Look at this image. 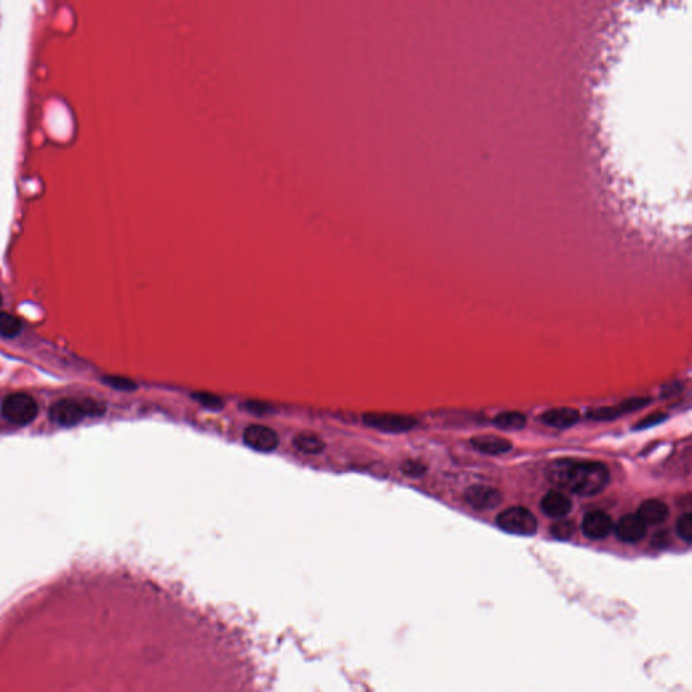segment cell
I'll use <instances>...</instances> for the list:
<instances>
[{
    "label": "cell",
    "mask_w": 692,
    "mask_h": 692,
    "mask_svg": "<svg viewBox=\"0 0 692 692\" xmlns=\"http://www.w3.org/2000/svg\"><path fill=\"white\" fill-rule=\"evenodd\" d=\"M1 302H3V299H1V293H0V305H1Z\"/></svg>",
    "instance_id": "obj_25"
},
{
    "label": "cell",
    "mask_w": 692,
    "mask_h": 692,
    "mask_svg": "<svg viewBox=\"0 0 692 692\" xmlns=\"http://www.w3.org/2000/svg\"><path fill=\"white\" fill-rule=\"evenodd\" d=\"M580 419V414L578 410L563 407V409H553L549 411H545L541 416V421L556 429H567L573 425H576Z\"/></svg>",
    "instance_id": "obj_13"
},
{
    "label": "cell",
    "mask_w": 692,
    "mask_h": 692,
    "mask_svg": "<svg viewBox=\"0 0 692 692\" xmlns=\"http://www.w3.org/2000/svg\"><path fill=\"white\" fill-rule=\"evenodd\" d=\"M638 517L645 522V525H660L669 515V509L664 502L657 499L645 500L637 512Z\"/></svg>",
    "instance_id": "obj_14"
},
{
    "label": "cell",
    "mask_w": 692,
    "mask_h": 692,
    "mask_svg": "<svg viewBox=\"0 0 692 692\" xmlns=\"http://www.w3.org/2000/svg\"><path fill=\"white\" fill-rule=\"evenodd\" d=\"M582 530L590 540H603L614 530V522L606 512H591L583 518Z\"/></svg>",
    "instance_id": "obj_8"
},
{
    "label": "cell",
    "mask_w": 692,
    "mask_h": 692,
    "mask_svg": "<svg viewBox=\"0 0 692 692\" xmlns=\"http://www.w3.org/2000/svg\"><path fill=\"white\" fill-rule=\"evenodd\" d=\"M666 416L665 414H661V413H654V414H651V416H645L644 419H641L636 425V429H648V428H652L654 425H659L664 421Z\"/></svg>",
    "instance_id": "obj_24"
},
{
    "label": "cell",
    "mask_w": 692,
    "mask_h": 692,
    "mask_svg": "<svg viewBox=\"0 0 692 692\" xmlns=\"http://www.w3.org/2000/svg\"><path fill=\"white\" fill-rule=\"evenodd\" d=\"M472 445L476 450L490 455V456H498L512 450V443L503 437L487 434V436H476L471 440Z\"/></svg>",
    "instance_id": "obj_12"
},
{
    "label": "cell",
    "mask_w": 692,
    "mask_h": 692,
    "mask_svg": "<svg viewBox=\"0 0 692 692\" xmlns=\"http://www.w3.org/2000/svg\"><path fill=\"white\" fill-rule=\"evenodd\" d=\"M401 472L410 477H419L426 472V467L416 460H407L401 464Z\"/></svg>",
    "instance_id": "obj_21"
},
{
    "label": "cell",
    "mask_w": 692,
    "mask_h": 692,
    "mask_svg": "<svg viewBox=\"0 0 692 692\" xmlns=\"http://www.w3.org/2000/svg\"><path fill=\"white\" fill-rule=\"evenodd\" d=\"M575 533V524L572 521L561 519L551 527V534L556 540H569Z\"/></svg>",
    "instance_id": "obj_18"
},
{
    "label": "cell",
    "mask_w": 692,
    "mask_h": 692,
    "mask_svg": "<svg viewBox=\"0 0 692 692\" xmlns=\"http://www.w3.org/2000/svg\"><path fill=\"white\" fill-rule=\"evenodd\" d=\"M3 416L18 426H25L36 419L38 414V406L36 401L22 392L9 395L1 403Z\"/></svg>",
    "instance_id": "obj_3"
},
{
    "label": "cell",
    "mask_w": 692,
    "mask_h": 692,
    "mask_svg": "<svg viewBox=\"0 0 692 692\" xmlns=\"http://www.w3.org/2000/svg\"><path fill=\"white\" fill-rule=\"evenodd\" d=\"M362 419L371 429L386 433H404L414 429L416 425V418L394 413H367Z\"/></svg>",
    "instance_id": "obj_5"
},
{
    "label": "cell",
    "mask_w": 692,
    "mask_h": 692,
    "mask_svg": "<svg viewBox=\"0 0 692 692\" xmlns=\"http://www.w3.org/2000/svg\"><path fill=\"white\" fill-rule=\"evenodd\" d=\"M465 499L476 510H492L500 504L502 495L495 488L487 485H473L465 492Z\"/></svg>",
    "instance_id": "obj_10"
},
{
    "label": "cell",
    "mask_w": 692,
    "mask_h": 692,
    "mask_svg": "<svg viewBox=\"0 0 692 692\" xmlns=\"http://www.w3.org/2000/svg\"><path fill=\"white\" fill-rule=\"evenodd\" d=\"M22 330L21 320L4 311H0V335L4 338H13Z\"/></svg>",
    "instance_id": "obj_17"
},
{
    "label": "cell",
    "mask_w": 692,
    "mask_h": 692,
    "mask_svg": "<svg viewBox=\"0 0 692 692\" xmlns=\"http://www.w3.org/2000/svg\"><path fill=\"white\" fill-rule=\"evenodd\" d=\"M676 531H678V536L683 541H686L687 544H690L692 541V514L691 512H686L683 514L676 522Z\"/></svg>",
    "instance_id": "obj_19"
},
{
    "label": "cell",
    "mask_w": 692,
    "mask_h": 692,
    "mask_svg": "<svg viewBox=\"0 0 692 692\" xmlns=\"http://www.w3.org/2000/svg\"><path fill=\"white\" fill-rule=\"evenodd\" d=\"M104 406L92 401H76V399H63L55 401L49 410L50 419L60 426H75L82 422L85 416H102L104 413Z\"/></svg>",
    "instance_id": "obj_2"
},
{
    "label": "cell",
    "mask_w": 692,
    "mask_h": 692,
    "mask_svg": "<svg viewBox=\"0 0 692 692\" xmlns=\"http://www.w3.org/2000/svg\"><path fill=\"white\" fill-rule=\"evenodd\" d=\"M494 423L502 430L524 429L526 425V416L518 411H506L495 416Z\"/></svg>",
    "instance_id": "obj_16"
},
{
    "label": "cell",
    "mask_w": 692,
    "mask_h": 692,
    "mask_svg": "<svg viewBox=\"0 0 692 692\" xmlns=\"http://www.w3.org/2000/svg\"><path fill=\"white\" fill-rule=\"evenodd\" d=\"M293 446L303 455H319L326 449V443L322 437L313 431H302L295 436Z\"/></svg>",
    "instance_id": "obj_15"
},
{
    "label": "cell",
    "mask_w": 692,
    "mask_h": 692,
    "mask_svg": "<svg viewBox=\"0 0 692 692\" xmlns=\"http://www.w3.org/2000/svg\"><path fill=\"white\" fill-rule=\"evenodd\" d=\"M549 483L563 492H572L582 497L599 494L609 483V471L602 463L556 460L546 468Z\"/></svg>",
    "instance_id": "obj_1"
},
{
    "label": "cell",
    "mask_w": 692,
    "mask_h": 692,
    "mask_svg": "<svg viewBox=\"0 0 692 692\" xmlns=\"http://www.w3.org/2000/svg\"><path fill=\"white\" fill-rule=\"evenodd\" d=\"M541 509L552 518H563L572 510V500L563 491H549L542 500Z\"/></svg>",
    "instance_id": "obj_11"
},
{
    "label": "cell",
    "mask_w": 692,
    "mask_h": 692,
    "mask_svg": "<svg viewBox=\"0 0 692 692\" xmlns=\"http://www.w3.org/2000/svg\"><path fill=\"white\" fill-rule=\"evenodd\" d=\"M244 407H245L247 411H249L250 414H254V416H264V414H268L271 411V407L268 404L263 403V401H247L244 404Z\"/></svg>",
    "instance_id": "obj_23"
},
{
    "label": "cell",
    "mask_w": 692,
    "mask_h": 692,
    "mask_svg": "<svg viewBox=\"0 0 692 692\" xmlns=\"http://www.w3.org/2000/svg\"><path fill=\"white\" fill-rule=\"evenodd\" d=\"M104 383L110 387L117 388L121 391H131V389L137 388L134 382H131L126 377H107V379H104Z\"/></svg>",
    "instance_id": "obj_22"
},
{
    "label": "cell",
    "mask_w": 692,
    "mask_h": 692,
    "mask_svg": "<svg viewBox=\"0 0 692 692\" xmlns=\"http://www.w3.org/2000/svg\"><path fill=\"white\" fill-rule=\"evenodd\" d=\"M497 525L503 531L515 536H533L537 531V519L524 507H512L500 512Z\"/></svg>",
    "instance_id": "obj_4"
},
{
    "label": "cell",
    "mask_w": 692,
    "mask_h": 692,
    "mask_svg": "<svg viewBox=\"0 0 692 692\" xmlns=\"http://www.w3.org/2000/svg\"><path fill=\"white\" fill-rule=\"evenodd\" d=\"M244 443L250 449L271 453L279 446V436L276 431L264 425H249L244 431Z\"/></svg>",
    "instance_id": "obj_6"
},
{
    "label": "cell",
    "mask_w": 692,
    "mask_h": 692,
    "mask_svg": "<svg viewBox=\"0 0 692 692\" xmlns=\"http://www.w3.org/2000/svg\"><path fill=\"white\" fill-rule=\"evenodd\" d=\"M614 530L618 540L626 544H637L645 539L648 526L637 514H627L614 525Z\"/></svg>",
    "instance_id": "obj_7"
},
{
    "label": "cell",
    "mask_w": 692,
    "mask_h": 692,
    "mask_svg": "<svg viewBox=\"0 0 692 692\" xmlns=\"http://www.w3.org/2000/svg\"><path fill=\"white\" fill-rule=\"evenodd\" d=\"M648 403H651L649 398H632L629 401H622L617 406L612 407H602L590 411L587 416L588 419L593 421H611L615 418H620L623 414L637 411L639 409H644Z\"/></svg>",
    "instance_id": "obj_9"
},
{
    "label": "cell",
    "mask_w": 692,
    "mask_h": 692,
    "mask_svg": "<svg viewBox=\"0 0 692 692\" xmlns=\"http://www.w3.org/2000/svg\"><path fill=\"white\" fill-rule=\"evenodd\" d=\"M193 398L198 403H200L203 407L206 409H210V410H221L223 407V401H222L220 396L217 395H212V394H207V392H195L193 394Z\"/></svg>",
    "instance_id": "obj_20"
}]
</instances>
